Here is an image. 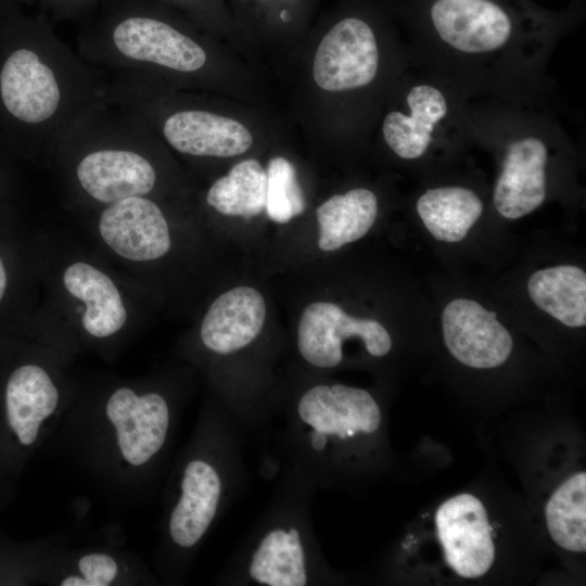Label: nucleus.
<instances>
[{
	"label": "nucleus",
	"instance_id": "f257e3e1",
	"mask_svg": "<svg viewBox=\"0 0 586 586\" xmlns=\"http://www.w3.org/2000/svg\"><path fill=\"white\" fill-rule=\"evenodd\" d=\"M16 42L0 60V106L29 152L52 162L76 119L106 98L107 73L86 62L40 13L18 20Z\"/></svg>",
	"mask_w": 586,
	"mask_h": 586
},
{
	"label": "nucleus",
	"instance_id": "f03ea898",
	"mask_svg": "<svg viewBox=\"0 0 586 586\" xmlns=\"http://www.w3.org/2000/svg\"><path fill=\"white\" fill-rule=\"evenodd\" d=\"M154 137L140 116L105 98L68 128L51 163L75 199L93 207L151 196L160 180Z\"/></svg>",
	"mask_w": 586,
	"mask_h": 586
},
{
	"label": "nucleus",
	"instance_id": "7ed1b4c3",
	"mask_svg": "<svg viewBox=\"0 0 586 586\" xmlns=\"http://www.w3.org/2000/svg\"><path fill=\"white\" fill-rule=\"evenodd\" d=\"M273 418L281 423L277 443L283 468L316 488L333 477L344 447L375 435L382 425L374 397L364 388L341 383L307 387L282 415H272L270 420Z\"/></svg>",
	"mask_w": 586,
	"mask_h": 586
},
{
	"label": "nucleus",
	"instance_id": "20e7f679",
	"mask_svg": "<svg viewBox=\"0 0 586 586\" xmlns=\"http://www.w3.org/2000/svg\"><path fill=\"white\" fill-rule=\"evenodd\" d=\"M266 511L231 558L227 581L238 585H321L326 569L310 519L316 487L283 469Z\"/></svg>",
	"mask_w": 586,
	"mask_h": 586
},
{
	"label": "nucleus",
	"instance_id": "39448f33",
	"mask_svg": "<svg viewBox=\"0 0 586 586\" xmlns=\"http://www.w3.org/2000/svg\"><path fill=\"white\" fill-rule=\"evenodd\" d=\"M242 430L231 420L216 453L189 459L183 466L179 495L168 519L171 544L180 549L195 547L217 515L237 495L244 480Z\"/></svg>",
	"mask_w": 586,
	"mask_h": 586
},
{
	"label": "nucleus",
	"instance_id": "423d86ee",
	"mask_svg": "<svg viewBox=\"0 0 586 586\" xmlns=\"http://www.w3.org/2000/svg\"><path fill=\"white\" fill-rule=\"evenodd\" d=\"M430 15L441 48L463 61L488 62L512 49V21L491 0H436Z\"/></svg>",
	"mask_w": 586,
	"mask_h": 586
},
{
	"label": "nucleus",
	"instance_id": "0eeeda50",
	"mask_svg": "<svg viewBox=\"0 0 586 586\" xmlns=\"http://www.w3.org/2000/svg\"><path fill=\"white\" fill-rule=\"evenodd\" d=\"M123 107L140 116L152 130L157 129L165 142L180 154L230 157L244 153L253 142L251 132L241 123L204 109L177 107L164 113L146 106Z\"/></svg>",
	"mask_w": 586,
	"mask_h": 586
},
{
	"label": "nucleus",
	"instance_id": "6e6552de",
	"mask_svg": "<svg viewBox=\"0 0 586 586\" xmlns=\"http://www.w3.org/2000/svg\"><path fill=\"white\" fill-rule=\"evenodd\" d=\"M354 337L360 339L373 357H383L392 348L388 331L377 320L353 317L329 302H315L303 310L297 327V349L308 365L317 369L340 366L344 341Z\"/></svg>",
	"mask_w": 586,
	"mask_h": 586
},
{
	"label": "nucleus",
	"instance_id": "1a4fd4ad",
	"mask_svg": "<svg viewBox=\"0 0 586 586\" xmlns=\"http://www.w3.org/2000/svg\"><path fill=\"white\" fill-rule=\"evenodd\" d=\"M98 209L99 235L118 257L131 263H148L169 252V225L153 198L131 196Z\"/></svg>",
	"mask_w": 586,
	"mask_h": 586
},
{
	"label": "nucleus",
	"instance_id": "9d476101",
	"mask_svg": "<svg viewBox=\"0 0 586 586\" xmlns=\"http://www.w3.org/2000/svg\"><path fill=\"white\" fill-rule=\"evenodd\" d=\"M380 62L377 38L364 21L348 17L322 38L314 60V79L326 91H347L373 81Z\"/></svg>",
	"mask_w": 586,
	"mask_h": 586
},
{
	"label": "nucleus",
	"instance_id": "9b49d317",
	"mask_svg": "<svg viewBox=\"0 0 586 586\" xmlns=\"http://www.w3.org/2000/svg\"><path fill=\"white\" fill-rule=\"evenodd\" d=\"M508 142L493 191L499 215L518 219L538 208L547 195L549 148L544 135L523 130Z\"/></svg>",
	"mask_w": 586,
	"mask_h": 586
},
{
	"label": "nucleus",
	"instance_id": "f8f14e48",
	"mask_svg": "<svg viewBox=\"0 0 586 586\" xmlns=\"http://www.w3.org/2000/svg\"><path fill=\"white\" fill-rule=\"evenodd\" d=\"M435 524L445 560L458 575L476 578L488 572L495 546L480 499L471 494L449 498L437 509Z\"/></svg>",
	"mask_w": 586,
	"mask_h": 586
},
{
	"label": "nucleus",
	"instance_id": "ddd939ff",
	"mask_svg": "<svg viewBox=\"0 0 586 586\" xmlns=\"http://www.w3.org/2000/svg\"><path fill=\"white\" fill-rule=\"evenodd\" d=\"M105 413L112 423L122 458L142 467L165 445L170 429V407L157 392L138 394L123 386L109 397Z\"/></svg>",
	"mask_w": 586,
	"mask_h": 586
},
{
	"label": "nucleus",
	"instance_id": "4468645a",
	"mask_svg": "<svg viewBox=\"0 0 586 586\" xmlns=\"http://www.w3.org/2000/svg\"><path fill=\"white\" fill-rule=\"evenodd\" d=\"M448 91L435 82L417 81L406 92L404 110L391 111L382 124L387 146L400 158L423 157L451 120Z\"/></svg>",
	"mask_w": 586,
	"mask_h": 586
},
{
	"label": "nucleus",
	"instance_id": "2eb2a0df",
	"mask_svg": "<svg viewBox=\"0 0 586 586\" xmlns=\"http://www.w3.org/2000/svg\"><path fill=\"white\" fill-rule=\"evenodd\" d=\"M443 339L449 353L461 364L491 369L506 362L513 341L494 311L469 298H455L442 314Z\"/></svg>",
	"mask_w": 586,
	"mask_h": 586
},
{
	"label": "nucleus",
	"instance_id": "dca6fc26",
	"mask_svg": "<svg viewBox=\"0 0 586 586\" xmlns=\"http://www.w3.org/2000/svg\"><path fill=\"white\" fill-rule=\"evenodd\" d=\"M265 319L263 295L251 286H237L211 304L201 323L200 339L204 347L214 354H235L258 337Z\"/></svg>",
	"mask_w": 586,
	"mask_h": 586
},
{
	"label": "nucleus",
	"instance_id": "f3484780",
	"mask_svg": "<svg viewBox=\"0 0 586 586\" xmlns=\"http://www.w3.org/2000/svg\"><path fill=\"white\" fill-rule=\"evenodd\" d=\"M67 294L82 307L80 323L94 339L117 334L128 321L124 295L113 278L87 260L69 263L62 272Z\"/></svg>",
	"mask_w": 586,
	"mask_h": 586
},
{
	"label": "nucleus",
	"instance_id": "a211bd4d",
	"mask_svg": "<svg viewBox=\"0 0 586 586\" xmlns=\"http://www.w3.org/2000/svg\"><path fill=\"white\" fill-rule=\"evenodd\" d=\"M7 421L22 446H31L39 430L59 405V390L49 372L24 364L9 375L4 393Z\"/></svg>",
	"mask_w": 586,
	"mask_h": 586
},
{
	"label": "nucleus",
	"instance_id": "6ab92c4d",
	"mask_svg": "<svg viewBox=\"0 0 586 586\" xmlns=\"http://www.w3.org/2000/svg\"><path fill=\"white\" fill-rule=\"evenodd\" d=\"M416 208L432 237L443 242H459L481 217L483 202L472 189L444 186L422 193Z\"/></svg>",
	"mask_w": 586,
	"mask_h": 586
},
{
	"label": "nucleus",
	"instance_id": "aec40b11",
	"mask_svg": "<svg viewBox=\"0 0 586 586\" xmlns=\"http://www.w3.org/2000/svg\"><path fill=\"white\" fill-rule=\"evenodd\" d=\"M531 300L542 310L570 328L586 326V273L573 265L533 272L527 281Z\"/></svg>",
	"mask_w": 586,
	"mask_h": 586
},
{
	"label": "nucleus",
	"instance_id": "412c9836",
	"mask_svg": "<svg viewBox=\"0 0 586 586\" xmlns=\"http://www.w3.org/2000/svg\"><path fill=\"white\" fill-rule=\"evenodd\" d=\"M378 209V199L369 189L355 188L331 196L316 211L319 249L332 252L361 239L372 228Z\"/></svg>",
	"mask_w": 586,
	"mask_h": 586
},
{
	"label": "nucleus",
	"instance_id": "4be33fe9",
	"mask_svg": "<svg viewBox=\"0 0 586 586\" xmlns=\"http://www.w3.org/2000/svg\"><path fill=\"white\" fill-rule=\"evenodd\" d=\"M266 193V170L258 161L250 158L213 182L206 203L221 215L250 218L265 209Z\"/></svg>",
	"mask_w": 586,
	"mask_h": 586
},
{
	"label": "nucleus",
	"instance_id": "5701e85b",
	"mask_svg": "<svg viewBox=\"0 0 586 586\" xmlns=\"http://www.w3.org/2000/svg\"><path fill=\"white\" fill-rule=\"evenodd\" d=\"M552 539L573 552L586 550V473L578 472L562 483L545 508Z\"/></svg>",
	"mask_w": 586,
	"mask_h": 586
},
{
	"label": "nucleus",
	"instance_id": "b1692460",
	"mask_svg": "<svg viewBox=\"0 0 586 586\" xmlns=\"http://www.w3.org/2000/svg\"><path fill=\"white\" fill-rule=\"evenodd\" d=\"M266 175L265 209L268 217L276 222L285 224L301 215L305 209V200L292 163L282 156L272 157Z\"/></svg>",
	"mask_w": 586,
	"mask_h": 586
},
{
	"label": "nucleus",
	"instance_id": "393cba45",
	"mask_svg": "<svg viewBox=\"0 0 586 586\" xmlns=\"http://www.w3.org/2000/svg\"><path fill=\"white\" fill-rule=\"evenodd\" d=\"M78 575L61 581L63 586H107L118 574V564L110 555L93 552L81 557L77 563Z\"/></svg>",
	"mask_w": 586,
	"mask_h": 586
},
{
	"label": "nucleus",
	"instance_id": "a878e982",
	"mask_svg": "<svg viewBox=\"0 0 586 586\" xmlns=\"http://www.w3.org/2000/svg\"><path fill=\"white\" fill-rule=\"evenodd\" d=\"M103 0H38L41 10L51 22L87 18Z\"/></svg>",
	"mask_w": 586,
	"mask_h": 586
},
{
	"label": "nucleus",
	"instance_id": "bb28decb",
	"mask_svg": "<svg viewBox=\"0 0 586 586\" xmlns=\"http://www.w3.org/2000/svg\"><path fill=\"white\" fill-rule=\"evenodd\" d=\"M10 270L4 255L0 252V307L3 305L10 289Z\"/></svg>",
	"mask_w": 586,
	"mask_h": 586
},
{
	"label": "nucleus",
	"instance_id": "cd10ccee",
	"mask_svg": "<svg viewBox=\"0 0 586 586\" xmlns=\"http://www.w3.org/2000/svg\"><path fill=\"white\" fill-rule=\"evenodd\" d=\"M281 17H282V18H285V17H286V12H285V11H282Z\"/></svg>",
	"mask_w": 586,
	"mask_h": 586
}]
</instances>
